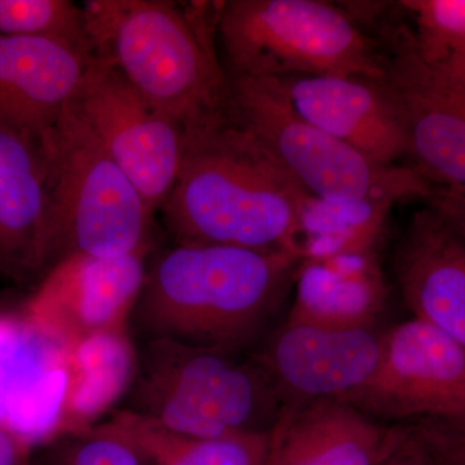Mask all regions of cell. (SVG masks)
Wrapping results in <instances>:
<instances>
[{
    "instance_id": "23",
    "label": "cell",
    "mask_w": 465,
    "mask_h": 465,
    "mask_svg": "<svg viewBox=\"0 0 465 465\" xmlns=\"http://www.w3.org/2000/svg\"><path fill=\"white\" fill-rule=\"evenodd\" d=\"M400 5L415 21L416 51L439 65L465 54V0H405Z\"/></svg>"
},
{
    "instance_id": "7",
    "label": "cell",
    "mask_w": 465,
    "mask_h": 465,
    "mask_svg": "<svg viewBox=\"0 0 465 465\" xmlns=\"http://www.w3.org/2000/svg\"><path fill=\"white\" fill-rule=\"evenodd\" d=\"M228 75L232 121L313 197L331 202L428 201L437 186L415 168L379 164L300 116L278 78Z\"/></svg>"
},
{
    "instance_id": "21",
    "label": "cell",
    "mask_w": 465,
    "mask_h": 465,
    "mask_svg": "<svg viewBox=\"0 0 465 465\" xmlns=\"http://www.w3.org/2000/svg\"><path fill=\"white\" fill-rule=\"evenodd\" d=\"M74 384L69 385L67 411L82 418L127 391L133 381L136 349H131L124 331L96 333L76 342Z\"/></svg>"
},
{
    "instance_id": "15",
    "label": "cell",
    "mask_w": 465,
    "mask_h": 465,
    "mask_svg": "<svg viewBox=\"0 0 465 465\" xmlns=\"http://www.w3.org/2000/svg\"><path fill=\"white\" fill-rule=\"evenodd\" d=\"M278 79L296 113L330 136L385 166L407 157L399 116L376 82L348 76Z\"/></svg>"
},
{
    "instance_id": "10",
    "label": "cell",
    "mask_w": 465,
    "mask_h": 465,
    "mask_svg": "<svg viewBox=\"0 0 465 465\" xmlns=\"http://www.w3.org/2000/svg\"><path fill=\"white\" fill-rule=\"evenodd\" d=\"M391 36L376 84L399 116L407 158L437 188L465 192V82L425 61L409 30Z\"/></svg>"
},
{
    "instance_id": "30",
    "label": "cell",
    "mask_w": 465,
    "mask_h": 465,
    "mask_svg": "<svg viewBox=\"0 0 465 465\" xmlns=\"http://www.w3.org/2000/svg\"><path fill=\"white\" fill-rule=\"evenodd\" d=\"M382 465H406L405 463H403L402 460H401V459L399 457H397V455H391V457L390 459H388L387 461H385L384 464Z\"/></svg>"
},
{
    "instance_id": "6",
    "label": "cell",
    "mask_w": 465,
    "mask_h": 465,
    "mask_svg": "<svg viewBox=\"0 0 465 465\" xmlns=\"http://www.w3.org/2000/svg\"><path fill=\"white\" fill-rule=\"evenodd\" d=\"M216 34L229 75L348 76L379 82L384 58L341 8L318 0L219 3Z\"/></svg>"
},
{
    "instance_id": "20",
    "label": "cell",
    "mask_w": 465,
    "mask_h": 465,
    "mask_svg": "<svg viewBox=\"0 0 465 465\" xmlns=\"http://www.w3.org/2000/svg\"><path fill=\"white\" fill-rule=\"evenodd\" d=\"M391 207L381 202L323 201L309 194L300 213V259L375 251Z\"/></svg>"
},
{
    "instance_id": "11",
    "label": "cell",
    "mask_w": 465,
    "mask_h": 465,
    "mask_svg": "<svg viewBox=\"0 0 465 465\" xmlns=\"http://www.w3.org/2000/svg\"><path fill=\"white\" fill-rule=\"evenodd\" d=\"M381 333L286 321L249 354L283 409H292L361 390L378 367Z\"/></svg>"
},
{
    "instance_id": "13",
    "label": "cell",
    "mask_w": 465,
    "mask_h": 465,
    "mask_svg": "<svg viewBox=\"0 0 465 465\" xmlns=\"http://www.w3.org/2000/svg\"><path fill=\"white\" fill-rule=\"evenodd\" d=\"M50 170L41 140L0 125V280L36 290L47 277Z\"/></svg>"
},
{
    "instance_id": "3",
    "label": "cell",
    "mask_w": 465,
    "mask_h": 465,
    "mask_svg": "<svg viewBox=\"0 0 465 465\" xmlns=\"http://www.w3.org/2000/svg\"><path fill=\"white\" fill-rule=\"evenodd\" d=\"M94 56L109 61L185 134L231 115L228 75L217 60L215 12L167 0H87Z\"/></svg>"
},
{
    "instance_id": "4",
    "label": "cell",
    "mask_w": 465,
    "mask_h": 465,
    "mask_svg": "<svg viewBox=\"0 0 465 465\" xmlns=\"http://www.w3.org/2000/svg\"><path fill=\"white\" fill-rule=\"evenodd\" d=\"M282 403L250 354L140 341L121 410L193 439L271 433Z\"/></svg>"
},
{
    "instance_id": "29",
    "label": "cell",
    "mask_w": 465,
    "mask_h": 465,
    "mask_svg": "<svg viewBox=\"0 0 465 465\" xmlns=\"http://www.w3.org/2000/svg\"><path fill=\"white\" fill-rule=\"evenodd\" d=\"M449 421L450 423L454 424L459 430H461V432L465 433V412L463 415L459 416V418L454 419V420Z\"/></svg>"
},
{
    "instance_id": "17",
    "label": "cell",
    "mask_w": 465,
    "mask_h": 465,
    "mask_svg": "<svg viewBox=\"0 0 465 465\" xmlns=\"http://www.w3.org/2000/svg\"><path fill=\"white\" fill-rule=\"evenodd\" d=\"M400 434V424L376 423L341 401L282 409L264 465H382Z\"/></svg>"
},
{
    "instance_id": "9",
    "label": "cell",
    "mask_w": 465,
    "mask_h": 465,
    "mask_svg": "<svg viewBox=\"0 0 465 465\" xmlns=\"http://www.w3.org/2000/svg\"><path fill=\"white\" fill-rule=\"evenodd\" d=\"M341 402L370 418L454 420L465 412V351L419 318L381 333L374 375Z\"/></svg>"
},
{
    "instance_id": "25",
    "label": "cell",
    "mask_w": 465,
    "mask_h": 465,
    "mask_svg": "<svg viewBox=\"0 0 465 465\" xmlns=\"http://www.w3.org/2000/svg\"><path fill=\"white\" fill-rule=\"evenodd\" d=\"M394 454L406 465H465V433L443 419L400 423Z\"/></svg>"
},
{
    "instance_id": "22",
    "label": "cell",
    "mask_w": 465,
    "mask_h": 465,
    "mask_svg": "<svg viewBox=\"0 0 465 465\" xmlns=\"http://www.w3.org/2000/svg\"><path fill=\"white\" fill-rule=\"evenodd\" d=\"M0 35L56 39L92 51L84 5L70 0H0Z\"/></svg>"
},
{
    "instance_id": "12",
    "label": "cell",
    "mask_w": 465,
    "mask_h": 465,
    "mask_svg": "<svg viewBox=\"0 0 465 465\" xmlns=\"http://www.w3.org/2000/svg\"><path fill=\"white\" fill-rule=\"evenodd\" d=\"M146 253L75 260L60 266L27 302L30 323L70 349L96 333L122 331L143 287Z\"/></svg>"
},
{
    "instance_id": "24",
    "label": "cell",
    "mask_w": 465,
    "mask_h": 465,
    "mask_svg": "<svg viewBox=\"0 0 465 465\" xmlns=\"http://www.w3.org/2000/svg\"><path fill=\"white\" fill-rule=\"evenodd\" d=\"M33 465H143L124 440L96 425L52 434L36 445Z\"/></svg>"
},
{
    "instance_id": "5",
    "label": "cell",
    "mask_w": 465,
    "mask_h": 465,
    "mask_svg": "<svg viewBox=\"0 0 465 465\" xmlns=\"http://www.w3.org/2000/svg\"><path fill=\"white\" fill-rule=\"evenodd\" d=\"M41 142L52 195L47 277L75 260L148 251L154 213L72 104Z\"/></svg>"
},
{
    "instance_id": "27",
    "label": "cell",
    "mask_w": 465,
    "mask_h": 465,
    "mask_svg": "<svg viewBox=\"0 0 465 465\" xmlns=\"http://www.w3.org/2000/svg\"><path fill=\"white\" fill-rule=\"evenodd\" d=\"M33 451L30 440L0 424V465H33Z\"/></svg>"
},
{
    "instance_id": "8",
    "label": "cell",
    "mask_w": 465,
    "mask_h": 465,
    "mask_svg": "<svg viewBox=\"0 0 465 465\" xmlns=\"http://www.w3.org/2000/svg\"><path fill=\"white\" fill-rule=\"evenodd\" d=\"M72 108L142 195L161 210L182 170L185 139L109 61L94 57Z\"/></svg>"
},
{
    "instance_id": "2",
    "label": "cell",
    "mask_w": 465,
    "mask_h": 465,
    "mask_svg": "<svg viewBox=\"0 0 465 465\" xmlns=\"http://www.w3.org/2000/svg\"><path fill=\"white\" fill-rule=\"evenodd\" d=\"M183 139L182 170L161 207L174 244L300 258V213L309 193L232 116Z\"/></svg>"
},
{
    "instance_id": "1",
    "label": "cell",
    "mask_w": 465,
    "mask_h": 465,
    "mask_svg": "<svg viewBox=\"0 0 465 465\" xmlns=\"http://www.w3.org/2000/svg\"><path fill=\"white\" fill-rule=\"evenodd\" d=\"M302 260L289 252L174 244L146 262L128 324L163 339L249 354L282 304Z\"/></svg>"
},
{
    "instance_id": "28",
    "label": "cell",
    "mask_w": 465,
    "mask_h": 465,
    "mask_svg": "<svg viewBox=\"0 0 465 465\" xmlns=\"http://www.w3.org/2000/svg\"><path fill=\"white\" fill-rule=\"evenodd\" d=\"M440 69L445 70L448 74L455 76L465 82V54L461 56L451 57L446 60L445 63L439 64Z\"/></svg>"
},
{
    "instance_id": "16",
    "label": "cell",
    "mask_w": 465,
    "mask_h": 465,
    "mask_svg": "<svg viewBox=\"0 0 465 465\" xmlns=\"http://www.w3.org/2000/svg\"><path fill=\"white\" fill-rule=\"evenodd\" d=\"M394 272L414 317L465 351V247L428 204L407 226L397 247Z\"/></svg>"
},
{
    "instance_id": "19",
    "label": "cell",
    "mask_w": 465,
    "mask_h": 465,
    "mask_svg": "<svg viewBox=\"0 0 465 465\" xmlns=\"http://www.w3.org/2000/svg\"><path fill=\"white\" fill-rule=\"evenodd\" d=\"M96 427L127 443L143 465H264L268 451L269 433L193 439L121 409Z\"/></svg>"
},
{
    "instance_id": "18",
    "label": "cell",
    "mask_w": 465,
    "mask_h": 465,
    "mask_svg": "<svg viewBox=\"0 0 465 465\" xmlns=\"http://www.w3.org/2000/svg\"><path fill=\"white\" fill-rule=\"evenodd\" d=\"M295 280L289 322L330 329H371L388 299L375 251L304 260Z\"/></svg>"
},
{
    "instance_id": "14",
    "label": "cell",
    "mask_w": 465,
    "mask_h": 465,
    "mask_svg": "<svg viewBox=\"0 0 465 465\" xmlns=\"http://www.w3.org/2000/svg\"><path fill=\"white\" fill-rule=\"evenodd\" d=\"M94 57L56 39L0 35V125L41 140L74 100Z\"/></svg>"
},
{
    "instance_id": "26",
    "label": "cell",
    "mask_w": 465,
    "mask_h": 465,
    "mask_svg": "<svg viewBox=\"0 0 465 465\" xmlns=\"http://www.w3.org/2000/svg\"><path fill=\"white\" fill-rule=\"evenodd\" d=\"M465 247V192L439 188L427 201Z\"/></svg>"
}]
</instances>
